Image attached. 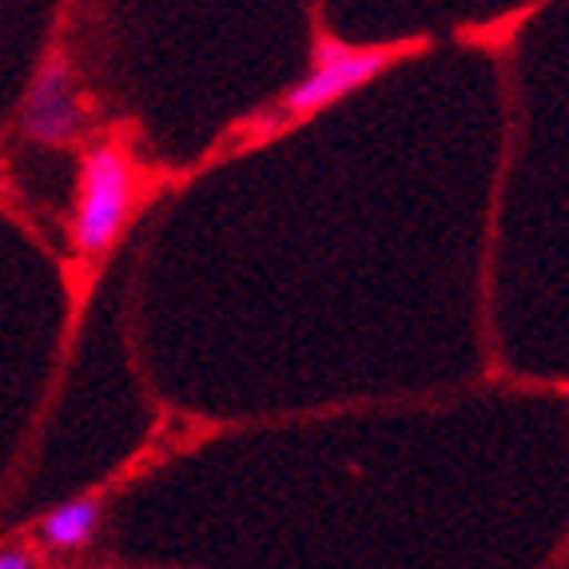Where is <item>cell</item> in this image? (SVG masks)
<instances>
[{
    "mask_svg": "<svg viewBox=\"0 0 569 569\" xmlns=\"http://www.w3.org/2000/svg\"><path fill=\"white\" fill-rule=\"evenodd\" d=\"M390 64H395L390 48H351L339 44V40H323L319 52H315V64L279 100H271L263 108V116L247 128V136L251 140H271V136H279L291 123L339 104L342 96L359 92L362 84H370Z\"/></svg>",
    "mask_w": 569,
    "mask_h": 569,
    "instance_id": "6da1fadb",
    "label": "cell"
},
{
    "mask_svg": "<svg viewBox=\"0 0 569 569\" xmlns=\"http://www.w3.org/2000/svg\"><path fill=\"white\" fill-rule=\"evenodd\" d=\"M136 208V163L116 143H96L80 160L77 211H72V247L80 259H100L112 251L128 216Z\"/></svg>",
    "mask_w": 569,
    "mask_h": 569,
    "instance_id": "7a4b0ae2",
    "label": "cell"
},
{
    "mask_svg": "<svg viewBox=\"0 0 569 569\" xmlns=\"http://www.w3.org/2000/svg\"><path fill=\"white\" fill-rule=\"evenodd\" d=\"M80 123H84V108H80L77 88H72V68L57 52L37 72L24 104H20V128L32 143L64 148L80 136Z\"/></svg>",
    "mask_w": 569,
    "mask_h": 569,
    "instance_id": "3957f363",
    "label": "cell"
},
{
    "mask_svg": "<svg viewBox=\"0 0 569 569\" xmlns=\"http://www.w3.org/2000/svg\"><path fill=\"white\" fill-rule=\"evenodd\" d=\"M100 522H104V510H100L96 498H72V502L57 506V510H48L40 518L37 538L52 553H80L96 541Z\"/></svg>",
    "mask_w": 569,
    "mask_h": 569,
    "instance_id": "277c9868",
    "label": "cell"
},
{
    "mask_svg": "<svg viewBox=\"0 0 569 569\" xmlns=\"http://www.w3.org/2000/svg\"><path fill=\"white\" fill-rule=\"evenodd\" d=\"M40 566V558L29 546H0V569H32Z\"/></svg>",
    "mask_w": 569,
    "mask_h": 569,
    "instance_id": "5b68a950",
    "label": "cell"
}]
</instances>
